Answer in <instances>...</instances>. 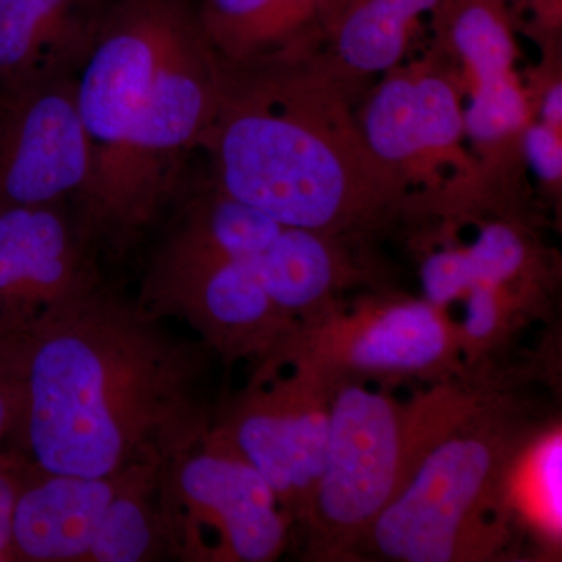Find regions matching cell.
<instances>
[{
	"instance_id": "obj_23",
	"label": "cell",
	"mask_w": 562,
	"mask_h": 562,
	"mask_svg": "<svg viewBox=\"0 0 562 562\" xmlns=\"http://www.w3.org/2000/svg\"><path fill=\"white\" fill-rule=\"evenodd\" d=\"M24 333L0 331V453L20 430L25 402Z\"/></svg>"
},
{
	"instance_id": "obj_8",
	"label": "cell",
	"mask_w": 562,
	"mask_h": 562,
	"mask_svg": "<svg viewBox=\"0 0 562 562\" xmlns=\"http://www.w3.org/2000/svg\"><path fill=\"white\" fill-rule=\"evenodd\" d=\"M460 353L443 310L405 299L303 322L266 364L290 362L335 387L358 376L446 375Z\"/></svg>"
},
{
	"instance_id": "obj_10",
	"label": "cell",
	"mask_w": 562,
	"mask_h": 562,
	"mask_svg": "<svg viewBox=\"0 0 562 562\" xmlns=\"http://www.w3.org/2000/svg\"><path fill=\"white\" fill-rule=\"evenodd\" d=\"M91 168L76 74L0 85V209L77 201Z\"/></svg>"
},
{
	"instance_id": "obj_18",
	"label": "cell",
	"mask_w": 562,
	"mask_h": 562,
	"mask_svg": "<svg viewBox=\"0 0 562 562\" xmlns=\"http://www.w3.org/2000/svg\"><path fill=\"white\" fill-rule=\"evenodd\" d=\"M361 133L376 160L401 173L422 155L417 132L416 81L392 76L373 92L362 116Z\"/></svg>"
},
{
	"instance_id": "obj_2",
	"label": "cell",
	"mask_w": 562,
	"mask_h": 562,
	"mask_svg": "<svg viewBox=\"0 0 562 562\" xmlns=\"http://www.w3.org/2000/svg\"><path fill=\"white\" fill-rule=\"evenodd\" d=\"M76 90L92 151L76 216L95 244L124 243L179 201L220 111L224 68L198 2L109 0Z\"/></svg>"
},
{
	"instance_id": "obj_11",
	"label": "cell",
	"mask_w": 562,
	"mask_h": 562,
	"mask_svg": "<svg viewBox=\"0 0 562 562\" xmlns=\"http://www.w3.org/2000/svg\"><path fill=\"white\" fill-rule=\"evenodd\" d=\"M102 284L95 243L65 203L0 209V331H31Z\"/></svg>"
},
{
	"instance_id": "obj_3",
	"label": "cell",
	"mask_w": 562,
	"mask_h": 562,
	"mask_svg": "<svg viewBox=\"0 0 562 562\" xmlns=\"http://www.w3.org/2000/svg\"><path fill=\"white\" fill-rule=\"evenodd\" d=\"M202 149L214 188L281 225L330 238L382 216L403 187L369 150L335 81L301 61L224 69Z\"/></svg>"
},
{
	"instance_id": "obj_20",
	"label": "cell",
	"mask_w": 562,
	"mask_h": 562,
	"mask_svg": "<svg viewBox=\"0 0 562 562\" xmlns=\"http://www.w3.org/2000/svg\"><path fill=\"white\" fill-rule=\"evenodd\" d=\"M464 131L473 139L492 143L519 131L527 122V102L516 79L475 87L468 109L462 111Z\"/></svg>"
},
{
	"instance_id": "obj_9",
	"label": "cell",
	"mask_w": 562,
	"mask_h": 562,
	"mask_svg": "<svg viewBox=\"0 0 562 562\" xmlns=\"http://www.w3.org/2000/svg\"><path fill=\"white\" fill-rule=\"evenodd\" d=\"M243 395L211 435L272 487L290 520H303L324 471L335 387L306 369Z\"/></svg>"
},
{
	"instance_id": "obj_7",
	"label": "cell",
	"mask_w": 562,
	"mask_h": 562,
	"mask_svg": "<svg viewBox=\"0 0 562 562\" xmlns=\"http://www.w3.org/2000/svg\"><path fill=\"white\" fill-rule=\"evenodd\" d=\"M160 487L172 557L271 562L283 553L291 520L272 487L210 431L162 469Z\"/></svg>"
},
{
	"instance_id": "obj_12",
	"label": "cell",
	"mask_w": 562,
	"mask_h": 562,
	"mask_svg": "<svg viewBox=\"0 0 562 562\" xmlns=\"http://www.w3.org/2000/svg\"><path fill=\"white\" fill-rule=\"evenodd\" d=\"M344 0H199L203 35L222 68L303 61Z\"/></svg>"
},
{
	"instance_id": "obj_17",
	"label": "cell",
	"mask_w": 562,
	"mask_h": 562,
	"mask_svg": "<svg viewBox=\"0 0 562 562\" xmlns=\"http://www.w3.org/2000/svg\"><path fill=\"white\" fill-rule=\"evenodd\" d=\"M162 469L125 473L92 542L90 562H144L171 554L161 503Z\"/></svg>"
},
{
	"instance_id": "obj_13",
	"label": "cell",
	"mask_w": 562,
	"mask_h": 562,
	"mask_svg": "<svg viewBox=\"0 0 562 562\" xmlns=\"http://www.w3.org/2000/svg\"><path fill=\"white\" fill-rule=\"evenodd\" d=\"M124 475L83 479L31 465L11 519L13 561L90 562L92 542Z\"/></svg>"
},
{
	"instance_id": "obj_15",
	"label": "cell",
	"mask_w": 562,
	"mask_h": 562,
	"mask_svg": "<svg viewBox=\"0 0 562 562\" xmlns=\"http://www.w3.org/2000/svg\"><path fill=\"white\" fill-rule=\"evenodd\" d=\"M442 0H344L325 40L330 44V80L375 76L402 60L419 18Z\"/></svg>"
},
{
	"instance_id": "obj_25",
	"label": "cell",
	"mask_w": 562,
	"mask_h": 562,
	"mask_svg": "<svg viewBox=\"0 0 562 562\" xmlns=\"http://www.w3.org/2000/svg\"><path fill=\"white\" fill-rule=\"evenodd\" d=\"M420 279L425 301L441 310L464 297L473 284L464 249L432 254L422 266Z\"/></svg>"
},
{
	"instance_id": "obj_22",
	"label": "cell",
	"mask_w": 562,
	"mask_h": 562,
	"mask_svg": "<svg viewBox=\"0 0 562 562\" xmlns=\"http://www.w3.org/2000/svg\"><path fill=\"white\" fill-rule=\"evenodd\" d=\"M464 255L473 284L505 286L519 276L527 262L524 239L506 224L486 225L476 241L464 249Z\"/></svg>"
},
{
	"instance_id": "obj_28",
	"label": "cell",
	"mask_w": 562,
	"mask_h": 562,
	"mask_svg": "<svg viewBox=\"0 0 562 562\" xmlns=\"http://www.w3.org/2000/svg\"><path fill=\"white\" fill-rule=\"evenodd\" d=\"M542 122L543 124L550 125V127L558 128L561 131L562 122V88L561 81L553 85L549 91H547L546 98L542 101Z\"/></svg>"
},
{
	"instance_id": "obj_16",
	"label": "cell",
	"mask_w": 562,
	"mask_h": 562,
	"mask_svg": "<svg viewBox=\"0 0 562 562\" xmlns=\"http://www.w3.org/2000/svg\"><path fill=\"white\" fill-rule=\"evenodd\" d=\"M249 265L272 302L292 319L310 322L330 312L328 303L341 281V265L330 236L284 227L269 249Z\"/></svg>"
},
{
	"instance_id": "obj_27",
	"label": "cell",
	"mask_w": 562,
	"mask_h": 562,
	"mask_svg": "<svg viewBox=\"0 0 562 562\" xmlns=\"http://www.w3.org/2000/svg\"><path fill=\"white\" fill-rule=\"evenodd\" d=\"M525 154L532 171L543 180L557 181L562 176V144L560 131L550 125L536 124L525 132Z\"/></svg>"
},
{
	"instance_id": "obj_6",
	"label": "cell",
	"mask_w": 562,
	"mask_h": 562,
	"mask_svg": "<svg viewBox=\"0 0 562 562\" xmlns=\"http://www.w3.org/2000/svg\"><path fill=\"white\" fill-rule=\"evenodd\" d=\"M138 302L161 319L187 321L225 358L269 361L301 324L272 302L249 262L217 249L180 206L151 257Z\"/></svg>"
},
{
	"instance_id": "obj_30",
	"label": "cell",
	"mask_w": 562,
	"mask_h": 562,
	"mask_svg": "<svg viewBox=\"0 0 562 562\" xmlns=\"http://www.w3.org/2000/svg\"><path fill=\"white\" fill-rule=\"evenodd\" d=\"M495 2H502V0H495Z\"/></svg>"
},
{
	"instance_id": "obj_5",
	"label": "cell",
	"mask_w": 562,
	"mask_h": 562,
	"mask_svg": "<svg viewBox=\"0 0 562 562\" xmlns=\"http://www.w3.org/2000/svg\"><path fill=\"white\" fill-rule=\"evenodd\" d=\"M516 438L482 408L425 453L361 542L391 561L491 557L506 536Z\"/></svg>"
},
{
	"instance_id": "obj_26",
	"label": "cell",
	"mask_w": 562,
	"mask_h": 562,
	"mask_svg": "<svg viewBox=\"0 0 562 562\" xmlns=\"http://www.w3.org/2000/svg\"><path fill=\"white\" fill-rule=\"evenodd\" d=\"M31 471V464L18 452L0 453V562L13 561L11 554V519L14 503L22 484Z\"/></svg>"
},
{
	"instance_id": "obj_29",
	"label": "cell",
	"mask_w": 562,
	"mask_h": 562,
	"mask_svg": "<svg viewBox=\"0 0 562 562\" xmlns=\"http://www.w3.org/2000/svg\"><path fill=\"white\" fill-rule=\"evenodd\" d=\"M531 5L538 10L543 21H557L561 14V0H530Z\"/></svg>"
},
{
	"instance_id": "obj_14",
	"label": "cell",
	"mask_w": 562,
	"mask_h": 562,
	"mask_svg": "<svg viewBox=\"0 0 562 562\" xmlns=\"http://www.w3.org/2000/svg\"><path fill=\"white\" fill-rule=\"evenodd\" d=\"M109 0H0V85L76 74Z\"/></svg>"
},
{
	"instance_id": "obj_19",
	"label": "cell",
	"mask_w": 562,
	"mask_h": 562,
	"mask_svg": "<svg viewBox=\"0 0 562 562\" xmlns=\"http://www.w3.org/2000/svg\"><path fill=\"white\" fill-rule=\"evenodd\" d=\"M530 517L542 532L561 535V435L553 432L530 449L517 454L509 473V505Z\"/></svg>"
},
{
	"instance_id": "obj_24",
	"label": "cell",
	"mask_w": 562,
	"mask_h": 562,
	"mask_svg": "<svg viewBox=\"0 0 562 562\" xmlns=\"http://www.w3.org/2000/svg\"><path fill=\"white\" fill-rule=\"evenodd\" d=\"M462 299H465V316L458 328L461 351L490 347L506 330V322L509 319L503 286L473 284Z\"/></svg>"
},
{
	"instance_id": "obj_1",
	"label": "cell",
	"mask_w": 562,
	"mask_h": 562,
	"mask_svg": "<svg viewBox=\"0 0 562 562\" xmlns=\"http://www.w3.org/2000/svg\"><path fill=\"white\" fill-rule=\"evenodd\" d=\"M24 368L13 443L36 471L113 479L162 469L211 430L202 349L103 284L27 333Z\"/></svg>"
},
{
	"instance_id": "obj_4",
	"label": "cell",
	"mask_w": 562,
	"mask_h": 562,
	"mask_svg": "<svg viewBox=\"0 0 562 562\" xmlns=\"http://www.w3.org/2000/svg\"><path fill=\"white\" fill-rule=\"evenodd\" d=\"M479 409L450 386L402 403L357 380L336 384L324 471L302 520L313 549L338 554L361 543L425 453Z\"/></svg>"
},
{
	"instance_id": "obj_21",
	"label": "cell",
	"mask_w": 562,
	"mask_h": 562,
	"mask_svg": "<svg viewBox=\"0 0 562 562\" xmlns=\"http://www.w3.org/2000/svg\"><path fill=\"white\" fill-rule=\"evenodd\" d=\"M420 151L446 150L464 132L462 110L452 85L439 76L414 77Z\"/></svg>"
}]
</instances>
